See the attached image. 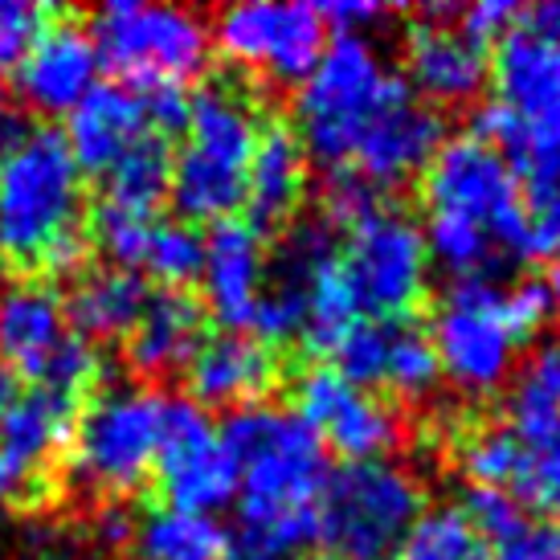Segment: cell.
<instances>
[{"instance_id":"cell-1","label":"cell","mask_w":560,"mask_h":560,"mask_svg":"<svg viewBox=\"0 0 560 560\" xmlns=\"http://www.w3.org/2000/svg\"><path fill=\"white\" fill-rule=\"evenodd\" d=\"M237 467V524L225 560H299L315 545V503L327 482L324 442L295 409L246 405L218 425Z\"/></svg>"},{"instance_id":"cell-2","label":"cell","mask_w":560,"mask_h":560,"mask_svg":"<svg viewBox=\"0 0 560 560\" xmlns=\"http://www.w3.org/2000/svg\"><path fill=\"white\" fill-rule=\"evenodd\" d=\"M262 119L234 82H209L188 98L185 148L172 156L168 197L188 225L230 221L246 205V172Z\"/></svg>"},{"instance_id":"cell-3","label":"cell","mask_w":560,"mask_h":560,"mask_svg":"<svg viewBox=\"0 0 560 560\" xmlns=\"http://www.w3.org/2000/svg\"><path fill=\"white\" fill-rule=\"evenodd\" d=\"M405 91V79L385 70L369 33H331L315 70L299 82L295 136L303 152L327 172H343L364 127Z\"/></svg>"},{"instance_id":"cell-4","label":"cell","mask_w":560,"mask_h":560,"mask_svg":"<svg viewBox=\"0 0 560 560\" xmlns=\"http://www.w3.org/2000/svg\"><path fill=\"white\" fill-rule=\"evenodd\" d=\"M82 172L58 127L25 131L0 160V266L33 270L49 246L79 234Z\"/></svg>"},{"instance_id":"cell-5","label":"cell","mask_w":560,"mask_h":560,"mask_svg":"<svg viewBox=\"0 0 560 560\" xmlns=\"http://www.w3.org/2000/svg\"><path fill=\"white\" fill-rule=\"evenodd\" d=\"M421 503V482L401 463H340L315 503V545L324 560H393Z\"/></svg>"},{"instance_id":"cell-6","label":"cell","mask_w":560,"mask_h":560,"mask_svg":"<svg viewBox=\"0 0 560 560\" xmlns=\"http://www.w3.org/2000/svg\"><path fill=\"white\" fill-rule=\"evenodd\" d=\"M86 33L98 49V62L110 66L131 91L180 86L197 79L213 42L209 25L192 9L148 0H110L91 16Z\"/></svg>"},{"instance_id":"cell-7","label":"cell","mask_w":560,"mask_h":560,"mask_svg":"<svg viewBox=\"0 0 560 560\" xmlns=\"http://www.w3.org/2000/svg\"><path fill=\"white\" fill-rule=\"evenodd\" d=\"M164 409L148 385H110L74 421L70 475L91 495H131L156 470Z\"/></svg>"},{"instance_id":"cell-8","label":"cell","mask_w":560,"mask_h":560,"mask_svg":"<svg viewBox=\"0 0 560 560\" xmlns=\"http://www.w3.org/2000/svg\"><path fill=\"white\" fill-rule=\"evenodd\" d=\"M340 275L360 319L401 324L409 312H418L430 287V254L421 242V225L381 201L373 213L348 225Z\"/></svg>"},{"instance_id":"cell-9","label":"cell","mask_w":560,"mask_h":560,"mask_svg":"<svg viewBox=\"0 0 560 560\" xmlns=\"http://www.w3.org/2000/svg\"><path fill=\"white\" fill-rule=\"evenodd\" d=\"M0 369L30 376L33 389L74 397L98 381L103 360L94 343L70 331L58 291L46 282L0 287Z\"/></svg>"},{"instance_id":"cell-10","label":"cell","mask_w":560,"mask_h":560,"mask_svg":"<svg viewBox=\"0 0 560 560\" xmlns=\"http://www.w3.org/2000/svg\"><path fill=\"white\" fill-rule=\"evenodd\" d=\"M421 197H425L430 213H454V218L479 225L482 234L508 254L532 258L515 168L487 143L470 140V136L442 140L438 156L421 176Z\"/></svg>"},{"instance_id":"cell-11","label":"cell","mask_w":560,"mask_h":560,"mask_svg":"<svg viewBox=\"0 0 560 560\" xmlns=\"http://www.w3.org/2000/svg\"><path fill=\"white\" fill-rule=\"evenodd\" d=\"M495 279H454L451 291L438 299L430 343L438 352L442 376L470 397L503 389V381L515 373V348L520 340L503 319Z\"/></svg>"},{"instance_id":"cell-12","label":"cell","mask_w":560,"mask_h":560,"mask_svg":"<svg viewBox=\"0 0 560 560\" xmlns=\"http://www.w3.org/2000/svg\"><path fill=\"white\" fill-rule=\"evenodd\" d=\"M213 42L230 62L258 70L270 82L299 86L327 49V21L319 4H266L246 0L218 13Z\"/></svg>"},{"instance_id":"cell-13","label":"cell","mask_w":560,"mask_h":560,"mask_svg":"<svg viewBox=\"0 0 560 560\" xmlns=\"http://www.w3.org/2000/svg\"><path fill=\"white\" fill-rule=\"evenodd\" d=\"M156 482L164 491V508L180 512L213 515L237 499V467L221 442V430L188 397H168Z\"/></svg>"},{"instance_id":"cell-14","label":"cell","mask_w":560,"mask_h":560,"mask_svg":"<svg viewBox=\"0 0 560 560\" xmlns=\"http://www.w3.org/2000/svg\"><path fill=\"white\" fill-rule=\"evenodd\" d=\"M295 413L324 442V451H336L343 463L389 458L401 442L393 405L381 401L373 389L343 381L331 364H315L295 381Z\"/></svg>"},{"instance_id":"cell-15","label":"cell","mask_w":560,"mask_h":560,"mask_svg":"<svg viewBox=\"0 0 560 560\" xmlns=\"http://www.w3.org/2000/svg\"><path fill=\"white\" fill-rule=\"evenodd\" d=\"M438 148H442L438 110L418 103L413 91H405L364 127V136L357 140L343 172H357L364 185H373L381 192V188H397L409 176L430 168Z\"/></svg>"},{"instance_id":"cell-16","label":"cell","mask_w":560,"mask_h":560,"mask_svg":"<svg viewBox=\"0 0 560 560\" xmlns=\"http://www.w3.org/2000/svg\"><path fill=\"white\" fill-rule=\"evenodd\" d=\"M331 258H336V242H331L327 221H303L282 237L279 254L270 258V270H266L262 299H258L254 319H249L254 340L266 343V348L299 340L303 312H307V291Z\"/></svg>"},{"instance_id":"cell-17","label":"cell","mask_w":560,"mask_h":560,"mask_svg":"<svg viewBox=\"0 0 560 560\" xmlns=\"http://www.w3.org/2000/svg\"><path fill=\"white\" fill-rule=\"evenodd\" d=\"M266 242L262 230L249 221H218L213 234L205 237V266H201V295L205 312L213 315L225 331H246L254 319V307L266 287Z\"/></svg>"},{"instance_id":"cell-18","label":"cell","mask_w":560,"mask_h":560,"mask_svg":"<svg viewBox=\"0 0 560 560\" xmlns=\"http://www.w3.org/2000/svg\"><path fill=\"white\" fill-rule=\"evenodd\" d=\"M98 70L103 62H98L91 33L82 25L58 21L42 30L13 79L25 107L42 115H70L98 86Z\"/></svg>"},{"instance_id":"cell-19","label":"cell","mask_w":560,"mask_h":560,"mask_svg":"<svg viewBox=\"0 0 560 560\" xmlns=\"http://www.w3.org/2000/svg\"><path fill=\"white\" fill-rule=\"evenodd\" d=\"M499 103L528 124L532 140H560V42H545L515 25L495 49Z\"/></svg>"},{"instance_id":"cell-20","label":"cell","mask_w":560,"mask_h":560,"mask_svg":"<svg viewBox=\"0 0 560 560\" xmlns=\"http://www.w3.org/2000/svg\"><path fill=\"white\" fill-rule=\"evenodd\" d=\"M188 401L218 405V409H246L258 405L279 381V360L246 331H218L205 336L201 348L188 360Z\"/></svg>"},{"instance_id":"cell-21","label":"cell","mask_w":560,"mask_h":560,"mask_svg":"<svg viewBox=\"0 0 560 560\" xmlns=\"http://www.w3.org/2000/svg\"><path fill=\"white\" fill-rule=\"evenodd\" d=\"M148 136H156V131L148 124L143 94L124 82H98L79 107L66 115L62 131L79 172H94V176L115 168Z\"/></svg>"},{"instance_id":"cell-22","label":"cell","mask_w":560,"mask_h":560,"mask_svg":"<svg viewBox=\"0 0 560 560\" xmlns=\"http://www.w3.org/2000/svg\"><path fill=\"white\" fill-rule=\"evenodd\" d=\"M405 74L409 91L451 107V103H470L487 86L491 66L487 54L458 33V25L418 21L405 33Z\"/></svg>"},{"instance_id":"cell-23","label":"cell","mask_w":560,"mask_h":560,"mask_svg":"<svg viewBox=\"0 0 560 560\" xmlns=\"http://www.w3.org/2000/svg\"><path fill=\"white\" fill-rule=\"evenodd\" d=\"M205 340V307L188 291L148 295V307L127 336V360L143 376H168L188 369Z\"/></svg>"},{"instance_id":"cell-24","label":"cell","mask_w":560,"mask_h":560,"mask_svg":"<svg viewBox=\"0 0 560 560\" xmlns=\"http://www.w3.org/2000/svg\"><path fill=\"white\" fill-rule=\"evenodd\" d=\"M307 192V152L291 127L262 124L246 172V209L254 230H270L295 213Z\"/></svg>"},{"instance_id":"cell-25","label":"cell","mask_w":560,"mask_h":560,"mask_svg":"<svg viewBox=\"0 0 560 560\" xmlns=\"http://www.w3.org/2000/svg\"><path fill=\"white\" fill-rule=\"evenodd\" d=\"M62 307L70 331L86 343L127 340L148 307V282L124 266H98L70 287V299H62Z\"/></svg>"},{"instance_id":"cell-26","label":"cell","mask_w":560,"mask_h":560,"mask_svg":"<svg viewBox=\"0 0 560 560\" xmlns=\"http://www.w3.org/2000/svg\"><path fill=\"white\" fill-rule=\"evenodd\" d=\"M74 397L54 389H30L16 393L4 425H0V451L16 458L25 470H33L37 479H46L49 463L62 451H70V438H74Z\"/></svg>"},{"instance_id":"cell-27","label":"cell","mask_w":560,"mask_h":560,"mask_svg":"<svg viewBox=\"0 0 560 560\" xmlns=\"http://www.w3.org/2000/svg\"><path fill=\"white\" fill-rule=\"evenodd\" d=\"M508 430L528 451L560 434V343H540L515 369L508 393Z\"/></svg>"},{"instance_id":"cell-28","label":"cell","mask_w":560,"mask_h":560,"mask_svg":"<svg viewBox=\"0 0 560 560\" xmlns=\"http://www.w3.org/2000/svg\"><path fill=\"white\" fill-rule=\"evenodd\" d=\"M532 258L560 254V140H532L512 164Z\"/></svg>"},{"instance_id":"cell-29","label":"cell","mask_w":560,"mask_h":560,"mask_svg":"<svg viewBox=\"0 0 560 560\" xmlns=\"http://www.w3.org/2000/svg\"><path fill=\"white\" fill-rule=\"evenodd\" d=\"M230 532L218 515L152 508L131 532V560H225Z\"/></svg>"},{"instance_id":"cell-30","label":"cell","mask_w":560,"mask_h":560,"mask_svg":"<svg viewBox=\"0 0 560 560\" xmlns=\"http://www.w3.org/2000/svg\"><path fill=\"white\" fill-rule=\"evenodd\" d=\"M172 188V152L164 136H148L127 152L115 168L103 172V201L98 209L124 218L152 221Z\"/></svg>"},{"instance_id":"cell-31","label":"cell","mask_w":560,"mask_h":560,"mask_svg":"<svg viewBox=\"0 0 560 560\" xmlns=\"http://www.w3.org/2000/svg\"><path fill=\"white\" fill-rule=\"evenodd\" d=\"M360 324L357 315V303L348 295V287H343V275H340V254L331 258V262L315 275L312 291H307V312H303V331H299V340L307 352L315 357H331L340 340Z\"/></svg>"},{"instance_id":"cell-32","label":"cell","mask_w":560,"mask_h":560,"mask_svg":"<svg viewBox=\"0 0 560 560\" xmlns=\"http://www.w3.org/2000/svg\"><path fill=\"white\" fill-rule=\"evenodd\" d=\"M458 463L470 475L475 487H499V491H512L520 499L524 482L532 470V451L512 434V430H475L458 451Z\"/></svg>"},{"instance_id":"cell-33","label":"cell","mask_w":560,"mask_h":560,"mask_svg":"<svg viewBox=\"0 0 560 560\" xmlns=\"http://www.w3.org/2000/svg\"><path fill=\"white\" fill-rule=\"evenodd\" d=\"M140 266L152 279L164 282V291H185L188 282L201 279L205 266V234L188 221H156Z\"/></svg>"},{"instance_id":"cell-34","label":"cell","mask_w":560,"mask_h":560,"mask_svg":"<svg viewBox=\"0 0 560 560\" xmlns=\"http://www.w3.org/2000/svg\"><path fill=\"white\" fill-rule=\"evenodd\" d=\"M479 557V536L470 532L463 508H434L421 512L418 524L409 528L393 560H475Z\"/></svg>"},{"instance_id":"cell-35","label":"cell","mask_w":560,"mask_h":560,"mask_svg":"<svg viewBox=\"0 0 560 560\" xmlns=\"http://www.w3.org/2000/svg\"><path fill=\"white\" fill-rule=\"evenodd\" d=\"M442 381V364H438V352L430 336L418 331V327L393 324L389 331V360H385V389H393L397 397H430L434 385Z\"/></svg>"},{"instance_id":"cell-36","label":"cell","mask_w":560,"mask_h":560,"mask_svg":"<svg viewBox=\"0 0 560 560\" xmlns=\"http://www.w3.org/2000/svg\"><path fill=\"white\" fill-rule=\"evenodd\" d=\"M389 331L393 324H373V319H360L348 336L340 340V348L331 352V369L352 381L360 389H373L385 381V360H389Z\"/></svg>"},{"instance_id":"cell-37","label":"cell","mask_w":560,"mask_h":560,"mask_svg":"<svg viewBox=\"0 0 560 560\" xmlns=\"http://www.w3.org/2000/svg\"><path fill=\"white\" fill-rule=\"evenodd\" d=\"M463 515L475 536H487L491 545H503L520 532L528 528V512L512 491H499V487H470Z\"/></svg>"},{"instance_id":"cell-38","label":"cell","mask_w":560,"mask_h":560,"mask_svg":"<svg viewBox=\"0 0 560 560\" xmlns=\"http://www.w3.org/2000/svg\"><path fill=\"white\" fill-rule=\"evenodd\" d=\"M49 25V13L30 0H0V79L16 74L30 46Z\"/></svg>"},{"instance_id":"cell-39","label":"cell","mask_w":560,"mask_h":560,"mask_svg":"<svg viewBox=\"0 0 560 560\" xmlns=\"http://www.w3.org/2000/svg\"><path fill=\"white\" fill-rule=\"evenodd\" d=\"M470 140L487 143L491 152H499V156L512 164V160L524 156V148L532 143V131L508 103L487 98V103L475 110V119H470Z\"/></svg>"},{"instance_id":"cell-40","label":"cell","mask_w":560,"mask_h":560,"mask_svg":"<svg viewBox=\"0 0 560 560\" xmlns=\"http://www.w3.org/2000/svg\"><path fill=\"white\" fill-rule=\"evenodd\" d=\"M499 307H503V319H508V327H512V336L520 343H528L552 319V312H557L552 295H548V287L540 279L515 282L512 291L499 295Z\"/></svg>"},{"instance_id":"cell-41","label":"cell","mask_w":560,"mask_h":560,"mask_svg":"<svg viewBox=\"0 0 560 560\" xmlns=\"http://www.w3.org/2000/svg\"><path fill=\"white\" fill-rule=\"evenodd\" d=\"M381 205V192L373 185H364L357 172H327V185H324V213L327 225H357L364 213H373Z\"/></svg>"},{"instance_id":"cell-42","label":"cell","mask_w":560,"mask_h":560,"mask_svg":"<svg viewBox=\"0 0 560 560\" xmlns=\"http://www.w3.org/2000/svg\"><path fill=\"white\" fill-rule=\"evenodd\" d=\"M520 16H524V9L515 4V0H482V4H470V9H463V16H458V33L467 37V42H475V46H491V42H503L508 33L520 25Z\"/></svg>"},{"instance_id":"cell-43","label":"cell","mask_w":560,"mask_h":560,"mask_svg":"<svg viewBox=\"0 0 560 560\" xmlns=\"http://www.w3.org/2000/svg\"><path fill=\"white\" fill-rule=\"evenodd\" d=\"M560 495V434L552 442H545L540 451H532V470H528V482H524V491H520V503H540L548 508V499Z\"/></svg>"},{"instance_id":"cell-44","label":"cell","mask_w":560,"mask_h":560,"mask_svg":"<svg viewBox=\"0 0 560 560\" xmlns=\"http://www.w3.org/2000/svg\"><path fill=\"white\" fill-rule=\"evenodd\" d=\"M560 557V528L552 524H528V528L495 545V560H557Z\"/></svg>"},{"instance_id":"cell-45","label":"cell","mask_w":560,"mask_h":560,"mask_svg":"<svg viewBox=\"0 0 560 560\" xmlns=\"http://www.w3.org/2000/svg\"><path fill=\"white\" fill-rule=\"evenodd\" d=\"M319 13H324V21L336 33H364L369 25L385 21L389 9H385V4H373V0H336V4H324Z\"/></svg>"},{"instance_id":"cell-46","label":"cell","mask_w":560,"mask_h":560,"mask_svg":"<svg viewBox=\"0 0 560 560\" xmlns=\"http://www.w3.org/2000/svg\"><path fill=\"white\" fill-rule=\"evenodd\" d=\"M42 482L33 470H25L16 458H9V454L0 451V512H9V508H16V503H25V499H33V491H42Z\"/></svg>"},{"instance_id":"cell-47","label":"cell","mask_w":560,"mask_h":560,"mask_svg":"<svg viewBox=\"0 0 560 560\" xmlns=\"http://www.w3.org/2000/svg\"><path fill=\"white\" fill-rule=\"evenodd\" d=\"M131 532H136V520H131L124 508H103V515L94 520V536L107 548L131 545Z\"/></svg>"},{"instance_id":"cell-48","label":"cell","mask_w":560,"mask_h":560,"mask_svg":"<svg viewBox=\"0 0 560 560\" xmlns=\"http://www.w3.org/2000/svg\"><path fill=\"white\" fill-rule=\"evenodd\" d=\"M520 30L536 33V37H545V42H560V0H545V4H536V9H524Z\"/></svg>"},{"instance_id":"cell-49","label":"cell","mask_w":560,"mask_h":560,"mask_svg":"<svg viewBox=\"0 0 560 560\" xmlns=\"http://www.w3.org/2000/svg\"><path fill=\"white\" fill-rule=\"evenodd\" d=\"M25 131H30V127H25L21 107H16L13 98H4V94H0V160L9 156L16 143L25 140Z\"/></svg>"},{"instance_id":"cell-50","label":"cell","mask_w":560,"mask_h":560,"mask_svg":"<svg viewBox=\"0 0 560 560\" xmlns=\"http://www.w3.org/2000/svg\"><path fill=\"white\" fill-rule=\"evenodd\" d=\"M16 389H13V376L0 369V425H4V413H9V405H13Z\"/></svg>"},{"instance_id":"cell-51","label":"cell","mask_w":560,"mask_h":560,"mask_svg":"<svg viewBox=\"0 0 560 560\" xmlns=\"http://www.w3.org/2000/svg\"><path fill=\"white\" fill-rule=\"evenodd\" d=\"M545 287H548V295H552V307H560V254L552 258V262H548Z\"/></svg>"},{"instance_id":"cell-52","label":"cell","mask_w":560,"mask_h":560,"mask_svg":"<svg viewBox=\"0 0 560 560\" xmlns=\"http://www.w3.org/2000/svg\"><path fill=\"white\" fill-rule=\"evenodd\" d=\"M548 512L557 515V524H560V495H557V499H548Z\"/></svg>"},{"instance_id":"cell-53","label":"cell","mask_w":560,"mask_h":560,"mask_svg":"<svg viewBox=\"0 0 560 560\" xmlns=\"http://www.w3.org/2000/svg\"><path fill=\"white\" fill-rule=\"evenodd\" d=\"M475 560H487V557H475Z\"/></svg>"},{"instance_id":"cell-54","label":"cell","mask_w":560,"mask_h":560,"mask_svg":"<svg viewBox=\"0 0 560 560\" xmlns=\"http://www.w3.org/2000/svg\"><path fill=\"white\" fill-rule=\"evenodd\" d=\"M557 560H560V557H557Z\"/></svg>"}]
</instances>
